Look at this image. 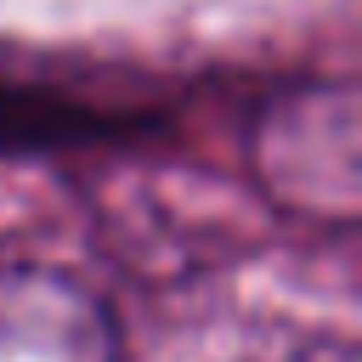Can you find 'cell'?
Here are the masks:
<instances>
[{"mask_svg":"<svg viewBox=\"0 0 362 362\" xmlns=\"http://www.w3.org/2000/svg\"><path fill=\"white\" fill-rule=\"evenodd\" d=\"M255 181L277 209L317 226H356L362 215V153H356V90L311 85L277 96L249 136Z\"/></svg>","mask_w":362,"mask_h":362,"instance_id":"cell-1","label":"cell"},{"mask_svg":"<svg viewBox=\"0 0 362 362\" xmlns=\"http://www.w3.org/2000/svg\"><path fill=\"white\" fill-rule=\"evenodd\" d=\"M0 362H124L102 288L45 260H0Z\"/></svg>","mask_w":362,"mask_h":362,"instance_id":"cell-2","label":"cell"},{"mask_svg":"<svg viewBox=\"0 0 362 362\" xmlns=\"http://www.w3.org/2000/svg\"><path fill=\"white\" fill-rule=\"evenodd\" d=\"M294 362H322V351H317V356H294ZM334 362H351V351H339Z\"/></svg>","mask_w":362,"mask_h":362,"instance_id":"cell-3","label":"cell"}]
</instances>
